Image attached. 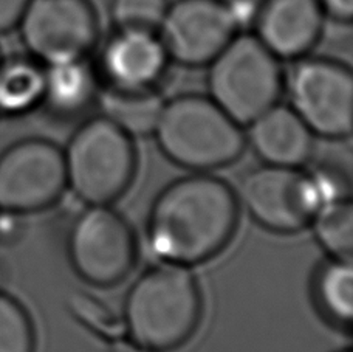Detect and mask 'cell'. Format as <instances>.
Masks as SVG:
<instances>
[{"instance_id":"1","label":"cell","mask_w":353,"mask_h":352,"mask_svg":"<svg viewBox=\"0 0 353 352\" xmlns=\"http://www.w3.org/2000/svg\"><path fill=\"white\" fill-rule=\"evenodd\" d=\"M237 221L239 197L225 180L186 175L157 196L146 224L148 247L160 262L197 266L228 245Z\"/></svg>"},{"instance_id":"2","label":"cell","mask_w":353,"mask_h":352,"mask_svg":"<svg viewBox=\"0 0 353 352\" xmlns=\"http://www.w3.org/2000/svg\"><path fill=\"white\" fill-rule=\"evenodd\" d=\"M203 315V298L188 267L160 262L129 289L124 300L125 335L154 352L180 348L191 338Z\"/></svg>"},{"instance_id":"3","label":"cell","mask_w":353,"mask_h":352,"mask_svg":"<svg viewBox=\"0 0 353 352\" xmlns=\"http://www.w3.org/2000/svg\"><path fill=\"white\" fill-rule=\"evenodd\" d=\"M154 135L169 160L197 173L231 165L247 146L242 126L199 93L165 101Z\"/></svg>"},{"instance_id":"4","label":"cell","mask_w":353,"mask_h":352,"mask_svg":"<svg viewBox=\"0 0 353 352\" xmlns=\"http://www.w3.org/2000/svg\"><path fill=\"white\" fill-rule=\"evenodd\" d=\"M67 186L85 205H110L128 191L137 169L132 137L103 114L78 126L64 150Z\"/></svg>"},{"instance_id":"5","label":"cell","mask_w":353,"mask_h":352,"mask_svg":"<svg viewBox=\"0 0 353 352\" xmlns=\"http://www.w3.org/2000/svg\"><path fill=\"white\" fill-rule=\"evenodd\" d=\"M210 98L241 126L277 104L283 90L281 59L254 33H237L210 62Z\"/></svg>"},{"instance_id":"6","label":"cell","mask_w":353,"mask_h":352,"mask_svg":"<svg viewBox=\"0 0 353 352\" xmlns=\"http://www.w3.org/2000/svg\"><path fill=\"white\" fill-rule=\"evenodd\" d=\"M74 272L97 287L125 280L137 261V239L128 221L109 205H87L73 219L67 237Z\"/></svg>"},{"instance_id":"7","label":"cell","mask_w":353,"mask_h":352,"mask_svg":"<svg viewBox=\"0 0 353 352\" xmlns=\"http://www.w3.org/2000/svg\"><path fill=\"white\" fill-rule=\"evenodd\" d=\"M290 108L313 134L343 140L352 134L353 77L343 62L299 58L283 79Z\"/></svg>"},{"instance_id":"8","label":"cell","mask_w":353,"mask_h":352,"mask_svg":"<svg viewBox=\"0 0 353 352\" xmlns=\"http://www.w3.org/2000/svg\"><path fill=\"white\" fill-rule=\"evenodd\" d=\"M16 30L31 58L53 66L87 59L99 21L90 0H30Z\"/></svg>"},{"instance_id":"9","label":"cell","mask_w":353,"mask_h":352,"mask_svg":"<svg viewBox=\"0 0 353 352\" xmlns=\"http://www.w3.org/2000/svg\"><path fill=\"white\" fill-rule=\"evenodd\" d=\"M239 197L257 224L282 235L304 230L324 205L310 174L273 165L245 174Z\"/></svg>"},{"instance_id":"10","label":"cell","mask_w":353,"mask_h":352,"mask_svg":"<svg viewBox=\"0 0 353 352\" xmlns=\"http://www.w3.org/2000/svg\"><path fill=\"white\" fill-rule=\"evenodd\" d=\"M67 188L64 150L46 138H27L0 155V211L46 210Z\"/></svg>"},{"instance_id":"11","label":"cell","mask_w":353,"mask_h":352,"mask_svg":"<svg viewBox=\"0 0 353 352\" xmlns=\"http://www.w3.org/2000/svg\"><path fill=\"white\" fill-rule=\"evenodd\" d=\"M239 33L223 0H171L159 28L171 61L205 67Z\"/></svg>"},{"instance_id":"12","label":"cell","mask_w":353,"mask_h":352,"mask_svg":"<svg viewBox=\"0 0 353 352\" xmlns=\"http://www.w3.org/2000/svg\"><path fill=\"white\" fill-rule=\"evenodd\" d=\"M171 62L159 31L115 28L101 48L94 70L105 90L152 92Z\"/></svg>"},{"instance_id":"13","label":"cell","mask_w":353,"mask_h":352,"mask_svg":"<svg viewBox=\"0 0 353 352\" xmlns=\"http://www.w3.org/2000/svg\"><path fill=\"white\" fill-rule=\"evenodd\" d=\"M325 19L318 0H263L251 33L277 59L296 61L319 42Z\"/></svg>"},{"instance_id":"14","label":"cell","mask_w":353,"mask_h":352,"mask_svg":"<svg viewBox=\"0 0 353 352\" xmlns=\"http://www.w3.org/2000/svg\"><path fill=\"white\" fill-rule=\"evenodd\" d=\"M247 140L265 165L301 168L314 153V134L287 106L274 104L256 118Z\"/></svg>"},{"instance_id":"15","label":"cell","mask_w":353,"mask_h":352,"mask_svg":"<svg viewBox=\"0 0 353 352\" xmlns=\"http://www.w3.org/2000/svg\"><path fill=\"white\" fill-rule=\"evenodd\" d=\"M99 79L87 59L46 66L41 106L56 121H77L99 99Z\"/></svg>"},{"instance_id":"16","label":"cell","mask_w":353,"mask_h":352,"mask_svg":"<svg viewBox=\"0 0 353 352\" xmlns=\"http://www.w3.org/2000/svg\"><path fill=\"white\" fill-rule=\"evenodd\" d=\"M46 90V66L31 56L0 59V115H22L39 108Z\"/></svg>"},{"instance_id":"17","label":"cell","mask_w":353,"mask_h":352,"mask_svg":"<svg viewBox=\"0 0 353 352\" xmlns=\"http://www.w3.org/2000/svg\"><path fill=\"white\" fill-rule=\"evenodd\" d=\"M314 306L327 322L350 331L353 320L352 261L330 257L321 266L312 282Z\"/></svg>"},{"instance_id":"18","label":"cell","mask_w":353,"mask_h":352,"mask_svg":"<svg viewBox=\"0 0 353 352\" xmlns=\"http://www.w3.org/2000/svg\"><path fill=\"white\" fill-rule=\"evenodd\" d=\"M103 115L112 119L130 137H146L154 134L163 109V98L152 92H112L99 93Z\"/></svg>"},{"instance_id":"19","label":"cell","mask_w":353,"mask_h":352,"mask_svg":"<svg viewBox=\"0 0 353 352\" xmlns=\"http://www.w3.org/2000/svg\"><path fill=\"white\" fill-rule=\"evenodd\" d=\"M314 237L330 257L352 261L353 205L350 199L324 204L313 217Z\"/></svg>"},{"instance_id":"20","label":"cell","mask_w":353,"mask_h":352,"mask_svg":"<svg viewBox=\"0 0 353 352\" xmlns=\"http://www.w3.org/2000/svg\"><path fill=\"white\" fill-rule=\"evenodd\" d=\"M68 309L81 324L104 340L113 342L125 337L123 315H118L110 306L92 293L73 292L68 297Z\"/></svg>"},{"instance_id":"21","label":"cell","mask_w":353,"mask_h":352,"mask_svg":"<svg viewBox=\"0 0 353 352\" xmlns=\"http://www.w3.org/2000/svg\"><path fill=\"white\" fill-rule=\"evenodd\" d=\"M34 326L23 306L0 292V352H34Z\"/></svg>"},{"instance_id":"22","label":"cell","mask_w":353,"mask_h":352,"mask_svg":"<svg viewBox=\"0 0 353 352\" xmlns=\"http://www.w3.org/2000/svg\"><path fill=\"white\" fill-rule=\"evenodd\" d=\"M171 0H110L109 12L115 28L159 31Z\"/></svg>"},{"instance_id":"23","label":"cell","mask_w":353,"mask_h":352,"mask_svg":"<svg viewBox=\"0 0 353 352\" xmlns=\"http://www.w3.org/2000/svg\"><path fill=\"white\" fill-rule=\"evenodd\" d=\"M239 33L251 31L259 16L263 0H223Z\"/></svg>"},{"instance_id":"24","label":"cell","mask_w":353,"mask_h":352,"mask_svg":"<svg viewBox=\"0 0 353 352\" xmlns=\"http://www.w3.org/2000/svg\"><path fill=\"white\" fill-rule=\"evenodd\" d=\"M30 0H0V35L16 30Z\"/></svg>"},{"instance_id":"25","label":"cell","mask_w":353,"mask_h":352,"mask_svg":"<svg viewBox=\"0 0 353 352\" xmlns=\"http://www.w3.org/2000/svg\"><path fill=\"white\" fill-rule=\"evenodd\" d=\"M325 17L339 23H350L353 19V0H318Z\"/></svg>"},{"instance_id":"26","label":"cell","mask_w":353,"mask_h":352,"mask_svg":"<svg viewBox=\"0 0 353 352\" xmlns=\"http://www.w3.org/2000/svg\"><path fill=\"white\" fill-rule=\"evenodd\" d=\"M110 352H154V351H149L146 348L140 346V344H137L135 342H132L130 338L129 340H125V337L123 338H118V340H113L110 342Z\"/></svg>"},{"instance_id":"27","label":"cell","mask_w":353,"mask_h":352,"mask_svg":"<svg viewBox=\"0 0 353 352\" xmlns=\"http://www.w3.org/2000/svg\"><path fill=\"white\" fill-rule=\"evenodd\" d=\"M2 284H3V268L0 266V287H2Z\"/></svg>"},{"instance_id":"28","label":"cell","mask_w":353,"mask_h":352,"mask_svg":"<svg viewBox=\"0 0 353 352\" xmlns=\"http://www.w3.org/2000/svg\"><path fill=\"white\" fill-rule=\"evenodd\" d=\"M339 352H350V351H339Z\"/></svg>"}]
</instances>
